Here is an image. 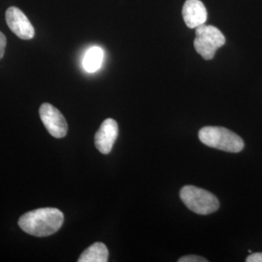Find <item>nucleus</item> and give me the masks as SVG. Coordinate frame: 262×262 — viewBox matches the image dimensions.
Wrapping results in <instances>:
<instances>
[{
  "label": "nucleus",
  "instance_id": "nucleus-1",
  "mask_svg": "<svg viewBox=\"0 0 262 262\" xmlns=\"http://www.w3.org/2000/svg\"><path fill=\"white\" fill-rule=\"evenodd\" d=\"M64 215L56 208H41L28 212L19 220V226L26 233L46 237L57 232L63 225Z\"/></svg>",
  "mask_w": 262,
  "mask_h": 262
},
{
  "label": "nucleus",
  "instance_id": "nucleus-2",
  "mask_svg": "<svg viewBox=\"0 0 262 262\" xmlns=\"http://www.w3.org/2000/svg\"><path fill=\"white\" fill-rule=\"evenodd\" d=\"M198 137L208 147L227 152H239L245 147L239 135L222 126H205L199 130Z\"/></svg>",
  "mask_w": 262,
  "mask_h": 262
},
{
  "label": "nucleus",
  "instance_id": "nucleus-3",
  "mask_svg": "<svg viewBox=\"0 0 262 262\" xmlns=\"http://www.w3.org/2000/svg\"><path fill=\"white\" fill-rule=\"evenodd\" d=\"M183 203L198 215H209L220 209V201L215 194L204 188L194 186H185L180 191Z\"/></svg>",
  "mask_w": 262,
  "mask_h": 262
},
{
  "label": "nucleus",
  "instance_id": "nucleus-4",
  "mask_svg": "<svg viewBox=\"0 0 262 262\" xmlns=\"http://www.w3.org/2000/svg\"><path fill=\"white\" fill-rule=\"evenodd\" d=\"M225 42V35L214 26L202 25L195 28V39L193 41L194 49L205 60L213 59L215 52L223 47Z\"/></svg>",
  "mask_w": 262,
  "mask_h": 262
},
{
  "label": "nucleus",
  "instance_id": "nucleus-5",
  "mask_svg": "<svg viewBox=\"0 0 262 262\" xmlns=\"http://www.w3.org/2000/svg\"><path fill=\"white\" fill-rule=\"evenodd\" d=\"M41 121L48 132L55 138L66 137L68 125L63 115L50 103H43L39 109Z\"/></svg>",
  "mask_w": 262,
  "mask_h": 262
},
{
  "label": "nucleus",
  "instance_id": "nucleus-6",
  "mask_svg": "<svg viewBox=\"0 0 262 262\" xmlns=\"http://www.w3.org/2000/svg\"><path fill=\"white\" fill-rule=\"evenodd\" d=\"M5 19L11 31L19 39L30 40L35 35V29L26 14L18 7L12 6L6 10Z\"/></svg>",
  "mask_w": 262,
  "mask_h": 262
},
{
  "label": "nucleus",
  "instance_id": "nucleus-7",
  "mask_svg": "<svg viewBox=\"0 0 262 262\" xmlns=\"http://www.w3.org/2000/svg\"><path fill=\"white\" fill-rule=\"evenodd\" d=\"M119 135L118 122L113 119H106L95 133L94 144L96 149L103 155L111 152L113 146Z\"/></svg>",
  "mask_w": 262,
  "mask_h": 262
},
{
  "label": "nucleus",
  "instance_id": "nucleus-8",
  "mask_svg": "<svg viewBox=\"0 0 262 262\" xmlns=\"http://www.w3.org/2000/svg\"><path fill=\"white\" fill-rule=\"evenodd\" d=\"M182 15L186 26L189 28H196L204 25L208 16L206 7L200 0H186Z\"/></svg>",
  "mask_w": 262,
  "mask_h": 262
},
{
  "label": "nucleus",
  "instance_id": "nucleus-9",
  "mask_svg": "<svg viewBox=\"0 0 262 262\" xmlns=\"http://www.w3.org/2000/svg\"><path fill=\"white\" fill-rule=\"evenodd\" d=\"M109 252L103 243L97 242L85 249L80 255L79 262H106L108 261Z\"/></svg>",
  "mask_w": 262,
  "mask_h": 262
},
{
  "label": "nucleus",
  "instance_id": "nucleus-10",
  "mask_svg": "<svg viewBox=\"0 0 262 262\" xmlns=\"http://www.w3.org/2000/svg\"><path fill=\"white\" fill-rule=\"evenodd\" d=\"M104 58L103 50L100 47L94 46L90 48L83 59V66L84 69L89 73L96 72L102 66Z\"/></svg>",
  "mask_w": 262,
  "mask_h": 262
},
{
  "label": "nucleus",
  "instance_id": "nucleus-11",
  "mask_svg": "<svg viewBox=\"0 0 262 262\" xmlns=\"http://www.w3.org/2000/svg\"><path fill=\"white\" fill-rule=\"evenodd\" d=\"M179 262H207L206 258L198 255H186L182 256L178 259Z\"/></svg>",
  "mask_w": 262,
  "mask_h": 262
},
{
  "label": "nucleus",
  "instance_id": "nucleus-12",
  "mask_svg": "<svg viewBox=\"0 0 262 262\" xmlns=\"http://www.w3.org/2000/svg\"><path fill=\"white\" fill-rule=\"evenodd\" d=\"M6 45H7V39L5 37V35L0 31V59H2V57L4 56Z\"/></svg>",
  "mask_w": 262,
  "mask_h": 262
},
{
  "label": "nucleus",
  "instance_id": "nucleus-13",
  "mask_svg": "<svg viewBox=\"0 0 262 262\" xmlns=\"http://www.w3.org/2000/svg\"><path fill=\"white\" fill-rule=\"evenodd\" d=\"M247 262H262V253H252L246 258Z\"/></svg>",
  "mask_w": 262,
  "mask_h": 262
}]
</instances>
